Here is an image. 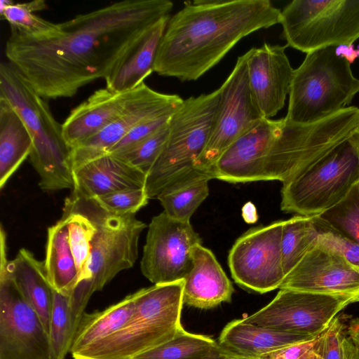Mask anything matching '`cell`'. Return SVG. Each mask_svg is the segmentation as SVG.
<instances>
[{"mask_svg": "<svg viewBox=\"0 0 359 359\" xmlns=\"http://www.w3.org/2000/svg\"><path fill=\"white\" fill-rule=\"evenodd\" d=\"M283 224L278 221L252 228L236 241L228 264L238 285L259 293L280 287L285 277L281 252Z\"/></svg>", "mask_w": 359, "mask_h": 359, "instance_id": "obj_15", "label": "cell"}, {"mask_svg": "<svg viewBox=\"0 0 359 359\" xmlns=\"http://www.w3.org/2000/svg\"><path fill=\"white\" fill-rule=\"evenodd\" d=\"M75 332L70 296L53 290L48 332L51 359H65L67 354L70 353Z\"/></svg>", "mask_w": 359, "mask_h": 359, "instance_id": "obj_32", "label": "cell"}, {"mask_svg": "<svg viewBox=\"0 0 359 359\" xmlns=\"http://www.w3.org/2000/svg\"><path fill=\"white\" fill-rule=\"evenodd\" d=\"M169 16L157 22L127 52L105 77L106 88L116 93L133 90L154 72L158 49Z\"/></svg>", "mask_w": 359, "mask_h": 359, "instance_id": "obj_24", "label": "cell"}, {"mask_svg": "<svg viewBox=\"0 0 359 359\" xmlns=\"http://www.w3.org/2000/svg\"><path fill=\"white\" fill-rule=\"evenodd\" d=\"M287 47L264 43L246 53L252 100L264 118L276 115L290 93L294 69L285 54Z\"/></svg>", "mask_w": 359, "mask_h": 359, "instance_id": "obj_19", "label": "cell"}, {"mask_svg": "<svg viewBox=\"0 0 359 359\" xmlns=\"http://www.w3.org/2000/svg\"><path fill=\"white\" fill-rule=\"evenodd\" d=\"M184 279L137 291L129 322L109 337L72 355L74 359H133L173 338L181 324Z\"/></svg>", "mask_w": 359, "mask_h": 359, "instance_id": "obj_5", "label": "cell"}, {"mask_svg": "<svg viewBox=\"0 0 359 359\" xmlns=\"http://www.w3.org/2000/svg\"><path fill=\"white\" fill-rule=\"evenodd\" d=\"M316 337L270 329L245 323L243 319H236L224 327L218 343L232 355L257 358L283 347Z\"/></svg>", "mask_w": 359, "mask_h": 359, "instance_id": "obj_23", "label": "cell"}, {"mask_svg": "<svg viewBox=\"0 0 359 359\" xmlns=\"http://www.w3.org/2000/svg\"><path fill=\"white\" fill-rule=\"evenodd\" d=\"M344 326L335 317L317 339L315 359H344L343 340Z\"/></svg>", "mask_w": 359, "mask_h": 359, "instance_id": "obj_40", "label": "cell"}, {"mask_svg": "<svg viewBox=\"0 0 359 359\" xmlns=\"http://www.w3.org/2000/svg\"><path fill=\"white\" fill-rule=\"evenodd\" d=\"M7 269L20 290L41 317L49 332L53 289L46 275L44 262L39 261L25 248L7 264Z\"/></svg>", "mask_w": 359, "mask_h": 359, "instance_id": "obj_25", "label": "cell"}, {"mask_svg": "<svg viewBox=\"0 0 359 359\" xmlns=\"http://www.w3.org/2000/svg\"><path fill=\"white\" fill-rule=\"evenodd\" d=\"M202 244L190 221H180L165 212L149 225L140 268L151 283L163 284L183 280L194 265L195 247Z\"/></svg>", "mask_w": 359, "mask_h": 359, "instance_id": "obj_14", "label": "cell"}, {"mask_svg": "<svg viewBox=\"0 0 359 359\" xmlns=\"http://www.w3.org/2000/svg\"><path fill=\"white\" fill-rule=\"evenodd\" d=\"M65 205L84 215L96 228L86 270L70 295L76 331L93 294L102 290L119 272L131 268L136 262L139 238L146 225L135 215L109 213L93 199L71 195Z\"/></svg>", "mask_w": 359, "mask_h": 359, "instance_id": "obj_3", "label": "cell"}, {"mask_svg": "<svg viewBox=\"0 0 359 359\" xmlns=\"http://www.w3.org/2000/svg\"><path fill=\"white\" fill-rule=\"evenodd\" d=\"M168 0H124L59 23L60 32L32 37L11 29L8 62L44 99L74 96L109 74L157 22L169 16Z\"/></svg>", "mask_w": 359, "mask_h": 359, "instance_id": "obj_1", "label": "cell"}, {"mask_svg": "<svg viewBox=\"0 0 359 359\" xmlns=\"http://www.w3.org/2000/svg\"><path fill=\"white\" fill-rule=\"evenodd\" d=\"M0 13L14 29L32 37H49L60 32L59 23L46 20L28 10L23 3L13 4L8 0H1Z\"/></svg>", "mask_w": 359, "mask_h": 359, "instance_id": "obj_35", "label": "cell"}, {"mask_svg": "<svg viewBox=\"0 0 359 359\" xmlns=\"http://www.w3.org/2000/svg\"><path fill=\"white\" fill-rule=\"evenodd\" d=\"M337 46L311 51L294 69L286 121L310 124L348 107L359 92V79Z\"/></svg>", "mask_w": 359, "mask_h": 359, "instance_id": "obj_6", "label": "cell"}, {"mask_svg": "<svg viewBox=\"0 0 359 359\" xmlns=\"http://www.w3.org/2000/svg\"><path fill=\"white\" fill-rule=\"evenodd\" d=\"M107 212L118 215H135L144 207L149 197L144 188L120 190L92 198Z\"/></svg>", "mask_w": 359, "mask_h": 359, "instance_id": "obj_37", "label": "cell"}, {"mask_svg": "<svg viewBox=\"0 0 359 359\" xmlns=\"http://www.w3.org/2000/svg\"><path fill=\"white\" fill-rule=\"evenodd\" d=\"M283 118H262L239 135L222 154L213 178L229 182L264 180V164Z\"/></svg>", "mask_w": 359, "mask_h": 359, "instance_id": "obj_18", "label": "cell"}, {"mask_svg": "<svg viewBox=\"0 0 359 359\" xmlns=\"http://www.w3.org/2000/svg\"><path fill=\"white\" fill-rule=\"evenodd\" d=\"M168 135L169 121L135 148L118 157L147 175L163 151Z\"/></svg>", "mask_w": 359, "mask_h": 359, "instance_id": "obj_36", "label": "cell"}, {"mask_svg": "<svg viewBox=\"0 0 359 359\" xmlns=\"http://www.w3.org/2000/svg\"><path fill=\"white\" fill-rule=\"evenodd\" d=\"M312 217L318 234V242L359 268V245L334 231L316 216Z\"/></svg>", "mask_w": 359, "mask_h": 359, "instance_id": "obj_39", "label": "cell"}, {"mask_svg": "<svg viewBox=\"0 0 359 359\" xmlns=\"http://www.w3.org/2000/svg\"><path fill=\"white\" fill-rule=\"evenodd\" d=\"M318 337L262 355L257 359H315Z\"/></svg>", "mask_w": 359, "mask_h": 359, "instance_id": "obj_41", "label": "cell"}, {"mask_svg": "<svg viewBox=\"0 0 359 359\" xmlns=\"http://www.w3.org/2000/svg\"><path fill=\"white\" fill-rule=\"evenodd\" d=\"M177 95L158 93L144 83L124 110L109 125L71 149L73 170L100 156L119 142L135 126L152 117L172 114L183 102Z\"/></svg>", "mask_w": 359, "mask_h": 359, "instance_id": "obj_16", "label": "cell"}, {"mask_svg": "<svg viewBox=\"0 0 359 359\" xmlns=\"http://www.w3.org/2000/svg\"><path fill=\"white\" fill-rule=\"evenodd\" d=\"M344 359H359V348L349 337L345 336L343 340Z\"/></svg>", "mask_w": 359, "mask_h": 359, "instance_id": "obj_42", "label": "cell"}, {"mask_svg": "<svg viewBox=\"0 0 359 359\" xmlns=\"http://www.w3.org/2000/svg\"><path fill=\"white\" fill-rule=\"evenodd\" d=\"M316 217L359 245V182L342 200Z\"/></svg>", "mask_w": 359, "mask_h": 359, "instance_id": "obj_33", "label": "cell"}, {"mask_svg": "<svg viewBox=\"0 0 359 359\" xmlns=\"http://www.w3.org/2000/svg\"><path fill=\"white\" fill-rule=\"evenodd\" d=\"M62 217L67 221L69 243L79 279L84 273L90 258L91 243L96 228L84 215L66 205H64Z\"/></svg>", "mask_w": 359, "mask_h": 359, "instance_id": "obj_34", "label": "cell"}, {"mask_svg": "<svg viewBox=\"0 0 359 359\" xmlns=\"http://www.w3.org/2000/svg\"><path fill=\"white\" fill-rule=\"evenodd\" d=\"M6 243H1L0 359H51L49 334L7 269Z\"/></svg>", "mask_w": 359, "mask_h": 359, "instance_id": "obj_11", "label": "cell"}, {"mask_svg": "<svg viewBox=\"0 0 359 359\" xmlns=\"http://www.w3.org/2000/svg\"><path fill=\"white\" fill-rule=\"evenodd\" d=\"M44 266L52 288L70 296L79 273L69 246L66 219L62 218L48 229Z\"/></svg>", "mask_w": 359, "mask_h": 359, "instance_id": "obj_28", "label": "cell"}, {"mask_svg": "<svg viewBox=\"0 0 359 359\" xmlns=\"http://www.w3.org/2000/svg\"><path fill=\"white\" fill-rule=\"evenodd\" d=\"M280 23L287 46L303 53L350 46L359 39V0H294Z\"/></svg>", "mask_w": 359, "mask_h": 359, "instance_id": "obj_10", "label": "cell"}, {"mask_svg": "<svg viewBox=\"0 0 359 359\" xmlns=\"http://www.w3.org/2000/svg\"><path fill=\"white\" fill-rule=\"evenodd\" d=\"M210 179L198 176L174 185L162 192L156 198L164 211L172 219L189 222L209 194Z\"/></svg>", "mask_w": 359, "mask_h": 359, "instance_id": "obj_31", "label": "cell"}, {"mask_svg": "<svg viewBox=\"0 0 359 359\" xmlns=\"http://www.w3.org/2000/svg\"><path fill=\"white\" fill-rule=\"evenodd\" d=\"M349 338L359 348V319L353 320L348 329Z\"/></svg>", "mask_w": 359, "mask_h": 359, "instance_id": "obj_43", "label": "cell"}, {"mask_svg": "<svg viewBox=\"0 0 359 359\" xmlns=\"http://www.w3.org/2000/svg\"><path fill=\"white\" fill-rule=\"evenodd\" d=\"M219 98L209 140L194 168L213 179L215 165L224 150L244 131L264 118L252 100L248 76L247 54L238 57L219 88Z\"/></svg>", "mask_w": 359, "mask_h": 359, "instance_id": "obj_12", "label": "cell"}, {"mask_svg": "<svg viewBox=\"0 0 359 359\" xmlns=\"http://www.w3.org/2000/svg\"><path fill=\"white\" fill-rule=\"evenodd\" d=\"M32 149V137L15 108L0 97V188L18 169Z\"/></svg>", "mask_w": 359, "mask_h": 359, "instance_id": "obj_26", "label": "cell"}, {"mask_svg": "<svg viewBox=\"0 0 359 359\" xmlns=\"http://www.w3.org/2000/svg\"><path fill=\"white\" fill-rule=\"evenodd\" d=\"M212 338L182 330L165 343L133 359H231Z\"/></svg>", "mask_w": 359, "mask_h": 359, "instance_id": "obj_29", "label": "cell"}, {"mask_svg": "<svg viewBox=\"0 0 359 359\" xmlns=\"http://www.w3.org/2000/svg\"><path fill=\"white\" fill-rule=\"evenodd\" d=\"M231 359H257V358H243V357H238V356L232 355Z\"/></svg>", "mask_w": 359, "mask_h": 359, "instance_id": "obj_45", "label": "cell"}, {"mask_svg": "<svg viewBox=\"0 0 359 359\" xmlns=\"http://www.w3.org/2000/svg\"></svg>", "mask_w": 359, "mask_h": 359, "instance_id": "obj_46", "label": "cell"}, {"mask_svg": "<svg viewBox=\"0 0 359 359\" xmlns=\"http://www.w3.org/2000/svg\"><path fill=\"white\" fill-rule=\"evenodd\" d=\"M172 114L152 117L140 122L114 145L107 154L118 156L133 149L167 123Z\"/></svg>", "mask_w": 359, "mask_h": 359, "instance_id": "obj_38", "label": "cell"}, {"mask_svg": "<svg viewBox=\"0 0 359 359\" xmlns=\"http://www.w3.org/2000/svg\"><path fill=\"white\" fill-rule=\"evenodd\" d=\"M264 164V180L291 179L359 130V107H348L310 124L283 118Z\"/></svg>", "mask_w": 359, "mask_h": 359, "instance_id": "obj_9", "label": "cell"}, {"mask_svg": "<svg viewBox=\"0 0 359 359\" xmlns=\"http://www.w3.org/2000/svg\"><path fill=\"white\" fill-rule=\"evenodd\" d=\"M0 97L17 111L32 139L31 163L40 177L43 191L74 187L71 148L62 126L53 116L48 102L10 62L0 65Z\"/></svg>", "mask_w": 359, "mask_h": 359, "instance_id": "obj_4", "label": "cell"}, {"mask_svg": "<svg viewBox=\"0 0 359 359\" xmlns=\"http://www.w3.org/2000/svg\"><path fill=\"white\" fill-rule=\"evenodd\" d=\"M358 302L350 296L280 289L266 306L243 321L283 332L319 336L341 311Z\"/></svg>", "mask_w": 359, "mask_h": 359, "instance_id": "obj_13", "label": "cell"}, {"mask_svg": "<svg viewBox=\"0 0 359 359\" xmlns=\"http://www.w3.org/2000/svg\"><path fill=\"white\" fill-rule=\"evenodd\" d=\"M279 289L350 296L359 302V268L317 241Z\"/></svg>", "mask_w": 359, "mask_h": 359, "instance_id": "obj_17", "label": "cell"}, {"mask_svg": "<svg viewBox=\"0 0 359 359\" xmlns=\"http://www.w3.org/2000/svg\"><path fill=\"white\" fill-rule=\"evenodd\" d=\"M269 0H197L168 20L154 72L194 81L217 65L243 37L280 22Z\"/></svg>", "mask_w": 359, "mask_h": 359, "instance_id": "obj_2", "label": "cell"}, {"mask_svg": "<svg viewBox=\"0 0 359 359\" xmlns=\"http://www.w3.org/2000/svg\"><path fill=\"white\" fill-rule=\"evenodd\" d=\"M72 196L85 199L120 190L144 188L147 175L122 158L109 154L73 170Z\"/></svg>", "mask_w": 359, "mask_h": 359, "instance_id": "obj_20", "label": "cell"}, {"mask_svg": "<svg viewBox=\"0 0 359 359\" xmlns=\"http://www.w3.org/2000/svg\"><path fill=\"white\" fill-rule=\"evenodd\" d=\"M219 93L218 88L184 100L171 115L167 142L146 177L144 189L149 199L174 185L203 176L194 165L209 140Z\"/></svg>", "mask_w": 359, "mask_h": 359, "instance_id": "obj_7", "label": "cell"}, {"mask_svg": "<svg viewBox=\"0 0 359 359\" xmlns=\"http://www.w3.org/2000/svg\"><path fill=\"white\" fill-rule=\"evenodd\" d=\"M318 236L312 217L297 215L283 221L281 252L285 276L316 244Z\"/></svg>", "mask_w": 359, "mask_h": 359, "instance_id": "obj_30", "label": "cell"}, {"mask_svg": "<svg viewBox=\"0 0 359 359\" xmlns=\"http://www.w3.org/2000/svg\"><path fill=\"white\" fill-rule=\"evenodd\" d=\"M183 303L200 309H209L222 302H231L234 289L212 251L197 245L194 265L184 279Z\"/></svg>", "mask_w": 359, "mask_h": 359, "instance_id": "obj_22", "label": "cell"}, {"mask_svg": "<svg viewBox=\"0 0 359 359\" xmlns=\"http://www.w3.org/2000/svg\"><path fill=\"white\" fill-rule=\"evenodd\" d=\"M23 4L28 10L33 13L36 11H43L47 8V4L43 0H36Z\"/></svg>", "mask_w": 359, "mask_h": 359, "instance_id": "obj_44", "label": "cell"}, {"mask_svg": "<svg viewBox=\"0 0 359 359\" xmlns=\"http://www.w3.org/2000/svg\"><path fill=\"white\" fill-rule=\"evenodd\" d=\"M137 292L103 311L84 313L74 334L71 355L97 344L122 329L135 309Z\"/></svg>", "mask_w": 359, "mask_h": 359, "instance_id": "obj_27", "label": "cell"}, {"mask_svg": "<svg viewBox=\"0 0 359 359\" xmlns=\"http://www.w3.org/2000/svg\"><path fill=\"white\" fill-rule=\"evenodd\" d=\"M359 182V130L283 183L281 210L313 217L332 207Z\"/></svg>", "mask_w": 359, "mask_h": 359, "instance_id": "obj_8", "label": "cell"}, {"mask_svg": "<svg viewBox=\"0 0 359 359\" xmlns=\"http://www.w3.org/2000/svg\"><path fill=\"white\" fill-rule=\"evenodd\" d=\"M133 90L116 93L101 88L72 109L62 124L65 140L72 149L113 121L135 95Z\"/></svg>", "mask_w": 359, "mask_h": 359, "instance_id": "obj_21", "label": "cell"}]
</instances>
